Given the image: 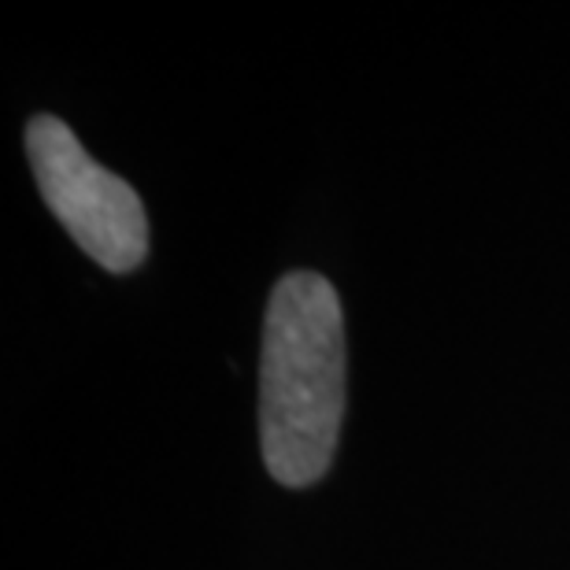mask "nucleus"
Listing matches in <instances>:
<instances>
[{
    "label": "nucleus",
    "instance_id": "nucleus-2",
    "mask_svg": "<svg viewBox=\"0 0 570 570\" xmlns=\"http://www.w3.org/2000/svg\"><path fill=\"white\" fill-rule=\"evenodd\" d=\"M27 159L41 200L89 259L130 275L148 256V215L138 189L97 164L75 130L56 116L27 122Z\"/></svg>",
    "mask_w": 570,
    "mask_h": 570
},
{
    "label": "nucleus",
    "instance_id": "nucleus-1",
    "mask_svg": "<svg viewBox=\"0 0 570 570\" xmlns=\"http://www.w3.org/2000/svg\"><path fill=\"white\" fill-rule=\"evenodd\" d=\"M345 423V312L334 282L289 271L275 282L259 348V452L285 489L323 482Z\"/></svg>",
    "mask_w": 570,
    "mask_h": 570
}]
</instances>
